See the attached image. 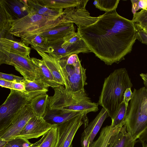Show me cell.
I'll return each mask as SVG.
<instances>
[{
	"instance_id": "6",
	"label": "cell",
	"mask_w": 147,
	"mask_h": 147,
	"mask_svg": "<svg viewBox=\"0 0 147 147\" xmlns=\"http://www.w3.org/2000/svg\"><path fill=\"white\" fill-rule=\"evenodd\" d=\"M66 89L72 92L85 91L87 84L86 69L82 65L77 54H74L59 60Z\"/></svg>"
},
{
	"instance_id": "21",
	"label": "cell",
	"mask_w": 147,
	"mask_h": 147,
	"mask_svg": "<svg viewBox=\"0 0 147 147\" xmlns=\"http://www.w3.org/2000/svg\"><path fill=\"white\" fill-rule=\"evenodd\" d=\"M75 32L73 23L68 22L42 34L47 38L49 43L62 39L69 33Z\"/></svg>"
},
{
	"instance_id": "9",
	"label": "cell",
	"mask_w": 147,
	"mask_h": 147,
	"mask_svg": "<svg viewBox=\"0 0 147 147\" xmlns=\"http://www.w3.org/2000/svg\"><path fill=\"white\" fill-rule=\"evenodd\" d=\"M34 116L30 103L27 104L12 118L0 125V140L8 141L17 137Z\"/></svg>"
},
{
	"instance_id": "13",
	"label": "cell",
	"mask_w": 147,
	"mask_h": 147,
	"mask_svg": "<svg viewBox=\"0 0 147 147\" xmlns=\"http://www.w3.org/2000/svg\"><path fill=\"white\" fill-rule=\"evenodd\" d=\"M136 142L127 131L125 125L115 129L106 147H134Z\"/></svg>"
},
{
	"instance_id": "12",
	"label": "cell",
	"mask_w": 147,
	"mask_h": 147,
	"mask_svg": "<svg viewBox=\"0 0 147 147\" xmlns=\"http://www.w3.org/2000/svg\"><path fill=\"white\" fill-rule=\"evenodd\" d=\"M63 13L67 21L75 23L78 28L87 26L93 24L99 18L90 16L85 7L68 8L63 10Z\"/></svg>"
},
{
	"instance_id": "42",
	"label": "cell",
	"mask_w": 147,
	"mask_h": 147,
	"mask_svg": "<svg viewBox=\"0 0 147 147\" xmlns=\"http://www.w3.org/2000/svg\"><path fill=\"white\" fill-rule=\"evenodd\" d=\"M142 30L144 31L145 32L147 33V27H146L145 28L143 29Z\"/></svg>"
},
{
	"instance_id": "27",
	"label": "cell",
	"mask_w": 147,
	"mask_h": 147,
	"mask_svg": "<svg viewBox=\"0 0 147 147\" xmlns=\"http://www.w3.org/2000/svg\"><path fill=\"white\" fill-rule=\"evenodd\" d=\"M57 139V125H54L38 141L37 147H55Z\"/></svg>"
},
{
	"instance_id": "32",
	"label": "cell",
	"mask_w": 147,
	"mask_h": 147,
	"mask_svg": "<svg viewBox=\"0 0 147 147\" xmlns=\"http://www.w3.org/2000/svg\"><path fill=\"white\" fill-rule=\"evenodd\" d=\"M0 79L8 81L11 82L15 81H23L25 79L23 77L16 76L13 74H8L0 73Z\"/></svg>"
},
{
	"instance_id": "38",
	"label": "cell",
	"mask_w": 147,
	"mask_h": 147,
	"mask_svg": "<svg viewBox=\"0 0 147 147\" xmlns=\"http://www.w3.org/2000/svg\"><path fill=\"white\" fill-rule=\"evenodd\" d=\"M12 82L0 79V86L2 87L12 89Z\"/></svg>"
},
{
	"instance_id": "14",
	"label": "cell",
	"mask_w": 147,
	"mask_h": 147,
	"mask_svg": "<svg viewBox=\"0 0 147 147\" xmlns=\"http://www.w3.org/2000/svg\"><path fill=\"white\" fill-rule=\"evenodd\" d=\"M36 51L42 57V59L51 72L55 81L60 85L65 86V82L59 62L60 59L42 51L37 50Z\"/></svg>"
},
{
	"instance_id": "31",
	"label": "cell",
	"mask_w": 147,
	"mask_h": 147,
	"mask_svg": "<svg viewBox=\"0 0 147 147\" xmlns=\"http://www.w3.org/2000/svg\"><path fill=\"white\" fill-rule=\"evenodd\" d=\"M32 144L26 139L17 137L7 141L3 147H29Z\"/></svg>"
},
{
	"instance_id": "23",
	"label": "cell",
	"mask_w": 147,
	"mask_h": 147,
	"mask_svg": "<svg viewBox=\"0 0 147 147\" xmlns=\"http://www.w3.org/2000/svg\"><path fill=\"white\" fill-rule=\"evenodd\" d=\"M25 86L26 93L33 98L38 96L47 94L48 87L40 80L36 79L33 81L26 80L23 81Z\"/></svg>"
},
{
	"instance_id": "2",
	"label": "cell",
	"mask_w": 147,
	"mask_h": 147,
	"mask_svg": "<svg viewBox=\"0 0 147 147\" xmlns=\"http://www.w3.org/2000/svg\"><path fill=\"white\" fill-rule=\"evenodd\" d=\"M132 86L125 68L115 70L105 79L98 103L107 111L111 119L123 101L125 90Z\"/></svg>"
},
{
	"instance_id": "8",
	"label": "cell",
	"mask_w": 147,
	"mask_h": 147,
	"mask_svg": "<svg viewBox=\"0 0 147 147\" xmlns=\"http://www.w3.org/2000/svg\"><path fill=\"white\" fill-rule=\"evenodd\" d=\"M33 98L29 94L10 89V92L0 107V125L14 117Z\"/></svg>"
},
{
	"instance_id": "3",
	"label": "cell",
	"mask_w": 147,
	"mask_h": 147,
	"mask_svg": "<svg viewBox=\"0 0 147 147\" xmlns=\"http://www.w3.org/2000/svg\"><path fill=\"white\" fill-rule=\"evenodd\" d=\"M68 22L63 14L45 16L30 11L26 16L13 20L8 32L20 38L22 42L36 35L42 34Z\"/></svg>"
},
{
	"instance_id": "43",
	"label": "cell",
	"mask_w": 147,
	"mask_h": 147,
	"mask_svg": "<svg viewBox=\"0 0 147 147\" xmlns=\"http://www.w3.org/2000/svg\"><path fill=\"white\" fill-rule=\"evenodd\" d=\"M143 9H146V10H147V4L145 6V7L144 8H143Z\"/></svg>"
},
{
	"instance_id": "36",
	"label": "cell",
	"mask_w": 147,
	"mask_h": 147,
	"mask_svg": "<svg viewBox=\"0 0 147 147\" xmlns=\"http://www.w3.org/2000/svg\"><path fill=\"white\" fill-rule=\"evenodd\" d=\"M81 144L82 147H89L90 144L89 137L83 132L82 134Z\"/></svg>"
},
{
	"instance_id": "17",
	"label": "cell",
	"mask_w": 147,
	"mask_h": 147,
	"mask_svg": "<svg viewBox=\"0 0 147 147\" xmlns=\"http://www.w3.org/2000/svg\"><path fill=\"white\" fill-rule=\"evenodd\" d=\"M109 117L107 111L102 108L95 118L86 127L83 133L89 137L90 143L94 141L104 121Z\"/></svg>"
},
{
	"instance_id": "7",
	"label": "cell",
	"mask_w": 147,
	"mask_h": 147,
	"mask_svg": "<svg viewBox=\"0 0 147 147\" xmlns=\"http://www.w3.org/2000/svg\"><path fill=\"white\" fill-rule=\"evenodd\" d=\"M3 64L13 66L27 80L38 78V69L30 57L11 52L0 46V64Z\"/></svg>"
},
{
	"instance_id": "41",
	"label": "cell",
	"mask_w": 147,
	"mask_h": 147,
	"mask_svg": "<svg viewBox=\"0 0 147 147\" xmlns=\"http://www.w3.org/2000/svg\"><path fill=\"white\" fill-rule=\"evenodd\" d=\"M142 147H147V142L142 144Z\"/></svg>"
},
{
	"instance_id": "40",
	"label": "cell",
	"mask_w": 147,
	"mask_h": 147,
	"mask_svg": "<svg viewBox=\"0 0 147 147\" xmlns=\"http://www.w3.org/2000/svg\"><path fill=\"white\" fill-rule=\"evenodd\" d=\"M38 141L35 143L33 144L32 145L29 147H37L38 145Z\"/></svg>"
},
{
	"instance_id": "33",
	"label": "cell",
	"mask_w": 147,
	"mask_h": 147,
	"mask_svg": "<svg viewBox=\"0 0 147 147\" xmlns=\"http://www.w3.org/2000/svg\"><path fill=\"white\" fill-rule=\"evenodd\" d=\"M12 83V89L26 93L25 85L23 82L15 81Z\"/></svg>"
},
{
	"instance_id": "20",
	"label": "cell",
	"mask_w": 147,
	"mask_h": 147,
	"mask_svg": "<svg viewBox=\"0 0 147 147\" xmlns=\"http://www.w3.org/2000/svg\"><path fill=\"white\" fill-rule=\"evenodd\" d=\"M0 46L11 52L30 57L31 49L23 42L1 38H0Z\"/></svg>"
},
{
	"instance_id": "22",
	"label": "cell",
	"mask_w": 147,
	"mask_h": 147,
	"mask_svg": "<svg viewBox=\"0 0 147 147\" xmlns=\"http://www.w3.org/2000/svg\"><path fill=\"white\" fill-rule=\"evenodd\" d=\"M0 38H5L7 32H8L13 20V17L4 0L0 1Z\"/></svg>"
},
{
	"instance_id": "19",
	"label": "cell",
	"mask_w": 147,
	"mask_h": 147,
	"mask_svg": "<svg viewBox=\"0 0 147 147\" xmlns=\"http://www.w3.org/2000/svg\"><path fill=\"white\" fill-rule=\"evenodd\" d=\"M4 1L9 9L14 20L24 17L30 12L28 0Z\"/></svg>"
},
{
	"instance_id": "24",
	"label": "cell",
	"mask_w": 147,
	"mask_h": 147,
	"mask_svg": "<svg viewBox=\"0 0 147 147\" xmlns=\"http://www.w3.org/2000/svg\"><path fill=\"white\" fill-rule=\"evenodd\" d=\"M28 3L30 11L38 14L56 16L61 15L63 12L62 9H53L47 7L41 4L38 0H28Z\"/></svg>"
},
{
	"instance_id": "30",
	"label": "cell",
	"mask_w": 147,
	"mask_h": 147,
	"mask_svg": "<svg viewBox=\"0 0 147 147\" xmlns=\"http://www.w3.org/2000/svg\"><path fill=\"white\" fill-rule=\"evenodd\" d=\"M138 31L142 30L147 27V10L142 9L134 13L132 20Z\"/></svg>"
},
{
	"instance_id": "34",
	"label": "cell",
	"mask_w": 147,
	"mask_h": 147,
	"mask_svg": "<svg viewBox=\"0 0 147 147\" xmlns=\"http://www.w3.org/2000/svg\"><path fill=\"white\" fill-rule=\"evenodd\" d=\"M136 39L142 43L147 45V33L143 30L138 31L137 32Z\"/></svg>"
},
{
	"instance_id": "25",
	"label": "cell",
	"mask_w": 147,
	"mask_h": 147,
	"mask_svg": "<svg viewBox=\"0 0 147 147\" xmlns=\"http://www.w3.org/2000/svg\"><path fill=\"white\" fill-rule=\"evenodd\" d=\"M49 96L47 94L33 98L30 103L35 115L43 117L48 107Z\"/></svg>"
},
{
	"instance_id": "5",
	"label": "cell",
	"mask_w": 147,
	"mask_h": 147,
	"mask_svg": "<svg viewBox=\"0 0 147 147\" xmlns=\"http://www.w3.org/2000/svg\"><path fill=\"white\" fill-rule=\"evenodd\" d=\"M127 131L136 140L147 127V90L134 89L127 109Z\"/></svg>"
},
{
	"instance_id": "11",
	"label": "cell",
	"mask_w": 147,
	"mask_h": 147,
	"mask_svg": "<svg viewBox=\"0 0 147 147\" xmlns=\"http://www.w3.org/2000/svg\"><path fill=\"white\" fill-rule=\"evenodd\" d=\"M53 125L43 117L35 115L28 121L18 137L28 140L37 138L47 133Z\"/></svg>"
},
{
	"instance_id": "4",
	"label": "cell",
	"mask_w": 147,
	"mask_h": 147,
	"mask_svg": "<svg viewBox=\"0 0 147 147\" xmlns=\"http://www.w3.org/2000/svg\"><path fill=\"white\" fill-rule=\"evenodd\" d=\"M53 89L54 95L49 97L48 107L50 109L65 113L85 112L87 114L98 110V103L92 102L85 91L72 92L62 85Z\"/></svg>"
},
{
	"instance_id": "15",
	"label": "cell",
	"mask_w": 147,
	"mask_h": 147,
	"mask_svg": "<svg viewBox=\"0 0 147 147\" xmlns=\"http://www.w3.org/2000/svg\"><path fill=\"white\" fill-rule=\"evenodd\" d=\"M32 60L38 69V78L47 86L53 88L61 86L55 80L51 72L44 61L35 57L31 58Z\"/></svg>"
},
{
	"instance_id": "29",
	"label": "cell",
	"mask_w": 147,
	"mask_h": 147,
	"mask_svg": "<svg viewBox=\"0 0 147 147\" xmlns=\"http://www.w3.org/2000/svg\"><path fill=\"white\" fill-rule=\"evenodd\" d=\"M119 0H95L93 4L95 7L106 13L111 12L116 10Z\"/></svg>"
},
{
	"instance_id": "10",
	"label": "cell",
	"mask_w": 147,
	"mask_h": 147,
	"mask_svg": "<svg viewBox=\"0 0 147 147\" xmlns=\"http://www.w3.org/2000/svg\"><path fill=\"white\" fill-rule=\"evenodd\" d=\"M85 112L57 124V139L55 147H72V142L78 130L87 119Z\"/></svg>"
},
{
	"instance_id": "16",
	"label": "cell",
	"mask_w": 147,
	"mask_h": 147,
	"mask_svg": "<svg viewBox=\"0 0 147 147\" xmlns=\"http://www.w3.org/2000/svg\"><path fill=\"white\" fill-rule=\"evenodd\" d=\"M83 112L65 113L61 111L51 110L47 107L46 113L43 117L48 123L57 125L66 121L79 115Z\"/></svg>"
},
{
	"instance_id": "37",
	"label": "cell",
	"mask_w": 147,
	"mask_h": 147,
	"mask_svg": "<svg viewBox=\"0 0 147 147\" xmlns=\"http://www.w3.org/2000/svg\"><path fill=\"white\" fill-rule=\"evenodd\" d=\"M138 139V141L141 143L142 144L147 142V127L140 134Z\"/></svg>"
},
{
	"instance_id": "1",
	"label": "cell",
	"mask_w": 147,
	"mask_h": 147,
	"mask_svg": "<svg viewBox=\"0 0 147 147\" xmlns=\"http://www.w3.org/2000/svg\"><path fill=\"white\" fill-rule=\"evenodd\" d=\"M94 23L77 28L89 49L107 65L118 63L130 53L138 31L132 20L115 10L99 16Z\"/></svg>"
},
{
	"instance_id": "18",
	"label": "cell",
	"mask_w": 147,
	"mask_h": 147,
	"mask_svg": "<svg viewBox=\"0 0 147 147\" xmlns=\"http://www.w3.org/2000/svg\"><path fill=\"white\" fill-rule=\"evenodd\" d=\"M42 5L53 9H65L78 7H86L88 0H38Z\"/></svg>"
},
{
	"instance_id": "26",
	"label": "cell",
	"mask_w": 147,
	"mask_h": 147,
	"mask_svg": "<svg viewBox=\"0 0 147 147\" xmlns=\"http://www.w3.org/2000/svg\"><path fill=\"white\" fill-rule=\"evenodd\" d=\"M26 45H30L32 48L47 53L49 46L48 40L42 34L35 36L23 41Z\"/></svg>"
},
{
	"instance_id": "39",
	"label": "cell",
	"mask_w": 147,
	"mask_h": 147,
	"mask_svg": "<svg viewBox=\"0 0 147 147\" xmlns=\"http://www.w3.org/2000/svg\"><path fill=\"white\" fill-rule=\"evenodd\" d=\"M140 76L143 80L144 87L147 90V73H141Z\"/></svg>"
},
{
	"instance_id": "35",
	"label": "cell",
	"mask_w": 147,
	"mask_h": 147,
	"mask_svg": "<svg viewBox=\"0 0 147 147\" xmlns=\"http://www.w3.org/2000/svg\"><path fill=\"white\" fill-rule=\"evenodd\" d=\"M131 89V88H127L124 93L123 102L125 103L127 108L129 105V102L130 101L132 94Z\"/></svg>"
},
{
	"instance_id": "28",
	"label": "cell",
	"mask_w": 147,
	"mask_h": 147,
	"mask_svg": "<svg viewBox=\"0 0 147 147\" xmlns=\"http://www.w3.org/2000/svg\"><path fill=\"white\" fill-rule=\"evenodd\" d=\"M127 109L123 101L114 117L112 119L111 125L113 127H118L126 125L127 117Z\"/></svg>"
}]
</instances>
